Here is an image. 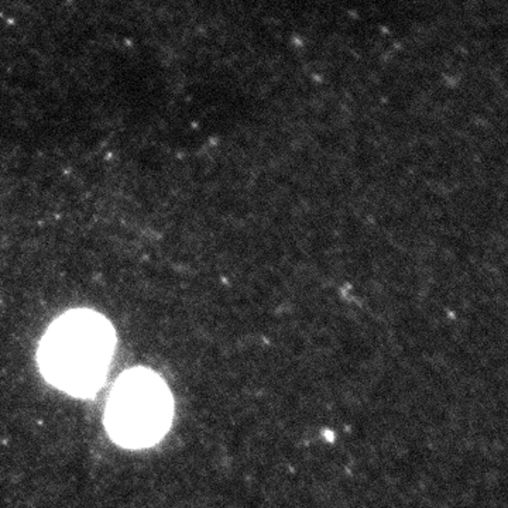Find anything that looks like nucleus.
<instances>
[{"label":"nucleus","instance_id":"obj_1","mask_svg":"<svg viewBox=\"0 0 508 508\" xmlns=\"http://www.w3.org/2000/svg\"><path fill=\"white\" fill-rule=\"evenodd\" d=\"M114 331L102 315L75 309L57 319L43 339L38 360L43 374L69 395H92L113 356Z\"/></svg>","mask_w":508,"mask_h":508},{"label":"nucleus","instance_id":"obj_2","mask_svg":"<svg viewBox=\"0 0 508 508\" xmlns=\"http://www.w3.org/2000/svg\"><path fill=\"white\" fill-rule=\"evenodd\" d=\"M173 417L166 383L152 371L137 369L119 379L107 402L106 428L116 442L145 448L163 438Z\"/></svg>","mask_w":508,"mask_h":508}]
</instances>
